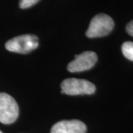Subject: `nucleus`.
Here are the masks:
<instances>
[{"label": "nucleus", "instance_id": "1", "mask_svg": "<svg viewBox=\"0 0 133 133\" xmlns=\"http://www.w3.org/2000/svg\"><path fill=\"white\" fill-rule=\"evenodd\" d=\"M114 28L112 19L104 14L96 15L92 19L89 28L86 32L88 38H99L108 35Z\"/></svg>", "mask_w": 133, "mask_h": 133}, {"label": "nucleus", "instance_id": "2", "mask_svg": "<svg viewBox=\"0 0 133 133\" xmlns=\"http://www.w3.org/2000/svg\"><path fill=\"white\" fill-rule=\"evenodd\" d=\"M38 47V38L32 34H24L16 36L5 44L6 49L10 52L28 53Z\"/></svg>", "mask_w": 133, "mask_h": 133}, {"label": "nucleus", "instance_id": "3", "mask_svg": "<svg viewBox=\"0 0 133 133\" xmlns=\"http://www.w3.org/2000/svg\"><path fill=\"white\" fill-rule=\"evenodd\" d=\"M19 109L15 99L7 93H0V122L13 124L19 117Z\"/></svg>", "mask_w": 133, "mask_h": 133}, {"label": "nucleus", "instance_id": "4", "mask_svg": "<svg viewBox=\"0 0 133 133\" xmlns=\"http://www.w3.org/2000/svg\"><path fill=\"white\" fill-rule=\"evenodd\" d=\"M62 93L70 95H91L95 92V85L84 79L67 78L61 84Z\"/></svg>", "mask_w": 133, "mask_h": 133}, {"label": "nucleus", "instance_id": "5", "mask_svg": "<svg viewBox=\"0 0 133 133\" xmlns=\"http://www.w3.org/2000/svg\"><path fill=\"white\" fill-rule=\"evenodd\" d=\"M98 60L97 55L94 52L87 51L75 56L72 60L67 66V70L70 72H79L88 70L95 65Z\"/></svg>", "mask_w": 133, "mask_h": 133}, {"label": "nucleus", "instance_id": "6", "mask_svg": "<svg viewBox=\"0 0 133 133\" xmlns=\"http://www.w3.org/2000/svg\"><path fill=\"white\" fill-rule=\"evenodd\" d=\"M87 127L78 120L61 121L52 126L50 133H86Z\"/></svg>", "mask_w": 133, "mask_h": 133}, {"label": "nucleus", "instance_id": "7", "mask_svg": "<svg viewBox=\"0 0 133 133\" xmlns=\"http://www.w3.org/2000/svg\"><path fill=\"white\" fill-rule=\"evenodd\" d=\"M121 51L127 59L133 62V42H126L122 44Z\"/></svg>", "mask_w": 133, "mask_h": 133}, {"label": "nucleus", "instance_id": "8", "mask_svg": "<svg viewBox=\"0 0 133 133\" xmlns=\"http://www.w3.org/2000/svg\"><path fill=\"white\" fill-rule=\"evenodd\" d=\"M39 0H20L19 2V6L21 8L25 9L32 7L34 5H36Z\"/></svg>", "mask_w": 133, "mask_h": 133}, {"label": "nucleus", "instance_id": "9", "mask_svg": "<svg viewBox=\"0 0 133 133\" xmlns=\"http://www.w3.org/2000/svg\"><path fill=\"white\" fill-rule=\"evenodd\" d=\"M126 30H127V32L130 35L133 36V20L131 21L130 22H129L127 25V28H126Z\"/></svg>", "mask_w": 133, "mask_h": 133}, {"label": "nucleus", "instance_id": "10", "mask_svg": "<svg viewBox=\"0 0 133 133\" xmlns=\"http://www.w3.org/2000/svg\"><path fill=\"white\" fill-rule=\"evenodd\" d=\"M0 133H2V132H1V131H0Z\"/></svg>", "mask_w": 133, "mask_h": 133}]
</instances>
